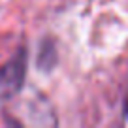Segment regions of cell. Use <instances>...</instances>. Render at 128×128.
<instances>
[{
  "mask_svg": "<svg viewBox=\"0 0 128 128\" xmlns=\"http://www.w3.org/2000/svg\"><path fill=\"white\" fill-rule=\"evenodd\" d=\"M24 79V55L19 53L15 58L0 68V98H8L21 90Z\"/></svg>",
  "mask_w": 128,
  "mask_h": 128,
  "instance_id": "6da1fadb",
  "label": "cell"
},
{
  "mask_svg": "<svg viewBox=\"0 0 128 128\" xmlns=\"http://www.w3.org/2000/svg\"><path fill=\"white\" fill-rule=\"evenodd\" d=\"M126 115H128V106H126Z\"/></svg>",
  "mask_w": 128,
  "mask_h": 128,
  "instance_id": "7a4b0ae2",
  "label": "cell"
}]
</instances>
